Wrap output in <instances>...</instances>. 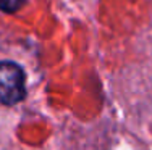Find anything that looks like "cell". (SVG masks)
<instances>
[{
	"label": "cell",
	"instance_id": "cell-1",
	"mask_svg": "<svg viewBox=\"0 0 152 150\" xmlns=\"http://www.w3.org/2000/svg\"><path fill=\"white\" fill-rule=\"evenodd\" d=\"M26 97L24 71L15 62H0V103L16 105Z\"/></svg>",
	"mask_w": 152,
	"mask_h": 150
},
{
	"label": "cell",
	"instance_id": "cell-2",
	"mask_svg": "<svg viewBox=\"0 0 152 150\" xmlns=\"http://www.w3.org/2000/svg\"><path fill=\"white\" fill-rule=\"evenodd\" d=\"M24 0H0V12L3 13H15L23 7Z\"/></svg>",
	"mask_w": 152,
	"mask_h": 150
}]
</instances>
